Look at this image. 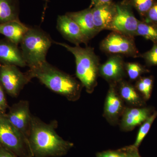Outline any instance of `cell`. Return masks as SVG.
Returning <instances> with one entry per match:
<instances>
[{
    "mask_svg": "<svg viewBox=\"0 0 157 157\" xmlns=\"http://www.w3.org/2000/svg\"><path fill=\"white\" fill-rule=\"evenodd\" d=\"M57 126L56 121L47 124L32 116L28 141L33 157H60L73 147V143L58 135Z\"/></svg>",
    "mask_w": 157,
    "mask_h": 157,
    "instance_id": "1",
    "label": "cell"
},
{
    "mask_svg": "<svg viewBox=\"0 0 157 157\" xmlns=\"http://www.w3.org/2000/svg\"><path fill=\"white\" fill-rule=\"evenodd\" d=\"M27 73L32 79L37 78L48 89L69 101H76L80 98L82 87L81 83L47 61L29 68Z\"/></svg>",
    "mask_w": 157,
    "mask_h": 157,
    "instance_id": "2",
    "label": "cell"
},
{
    "mask_svg": "<svg viewBox=\"0 0 157 157\" xmlns=\"http://www.w3.org/2000/svg\"><path fill=\"white\" fill-rule=\"evenodd\" d=\"M53 43L63 46L74 56L76 61V74L82 87L86 92L92 93L98 84L100 67V59L90 46H70L62 42Z\"/></svg>",
    "mask_w": 157,
    "mask_h": 157,
    "instance_id": "3",
    "label": "cell"
},
{
    "mask_svg": "<svg viewBox=\"0 0 157 157\" xmlns=\"http://www.w3.org/2000/svg\"><path fill=\"white\" fill-rule=\"evenodd\" d=\"M53 42L49 34L40 28H29L20 44L27 66L33 67L46 61L47 52Z\"/></svg>",
    "mask_w": 157,
    "mask_h": 157,
    "instance_id": "4",
    "label": "cell"
},
{
    "mask_svg": "<svg viewBox=\"0 0 157 157\" xmlns=\"http://www.w3.org/2000/svg\"><path fill=\"white\" fill-rule=\"evenodd\" d=\"M0 145L19 157H33L28 139L9 122L5 113L0 116Z\"/></svg>",
    "mask_w": 157,
    "mask_h": 157,
    "instance_id": "5",
    "label": "cell"
},
{
    "mask_svg": "<svg viewBox=\"0 0 157 157\" xmlns=\"http://www.w3.org/2000/svg\"><path fill=\"white\" fill-rule=\"evenodd\" d=\"M134 38L112 32L101 41L100 48L104 53L110 55H120L138 57L140 54L135 45Z\"/></svg>",
    "mask_w": 157,
    "mask_h": 157,
    "instance_id": "6",
    "label": "cell"
},
{
    "mask_svg": "<svg viewBox=\"0 0 157 157\" xmlns=\"http://www.w3.org/2000/svg\"><path fill=\"white\" fill-rule=\"evenodd\" d=\"M28 73H22L14 65H0V83L9 95L16 98L31 81Z\"/></svg>",
    "mask_w": 157,
    "mask_h": 157,
    "instance_id": "7",
    "label": "cell"
},
{
    "mask_svg": "<svg viewBox=\"0 0 157 157\" xmlns=\"http://www.w3.org/2000/svg\"><path fill=\"white\" fill-rule=\"evenodd\" d=\"M117 12L110 30L132 37L136 36L139 20L135 17L133 8L124 0L116 3Z\"/></svg>",
    "mask_w": 157,
    "mask_h": 157,
    "instance_id": "8",
    "label": "cell"
},
{
    "mask_svg": "<svg viewBox=\"0 0 157 157\" xmlns=\"http://www.w3.org/2000/svg\"><path fill=\"white\" fill-rule=\"evenodd\" d=\"M5 114L9 122L28 139L32 116L29 101H20L13 104Z\"/></svg>",
    "mask_w": 157,
    "mask_h": 157,
    "instance_id": "9",
    "label": "cell"
},
{
    "mask_svg": "<svg viewBox=\"0 0 157 157\" xmlns=\"http://www.w3.org/2000/svg\"><path fill=\"white\" fill-rule=\"evenodd\" d=\"M99 75L110 83L116 85L123 80L126 72L125 62L121 55H110L104 63L100 65Z\"/></svg>",
    "mask_w": 157,
    "mask_h": 157,
    "instance_id": "10",
    "label": "cell"
},
{
    "mask_svg": "<svg viewBox=\"0 0 157 157\" xmlns=\"http://www.w3.org/2000/svg\"><path fill=\"white\" fill-rule=\"evenodd\" d=\"M56 28L62 36L75 46H79L81 44L86 45L89 42L79 26L66 14L58 17Z\"/></svg>",
    "mask_w": 157,
    "mask_h": 157,
    "instance_id": "11",
    "label": "cell"
},
{
    "mask_svg": "<svg viewBox=\"0 0 157 157\" xmlns=\"http://www.w3.org/2000/svg\"><path fill=\"white\" fill-rule=\"evenodd\" d=\"M92 9L94 23L98 32L104 30H110L117 12L116 3L112 2L95 6Z\"/></svg>",
    "mask_w": 157,
    "mask_h": 157,
    "instance_id": "12",
    "label": "cell"
},
{
    "mask_svg": "<svg viewBox=\"0 0 157 157\" xmlns=\"http://www.w3.org/2000/svg\"><path fill=\"white\" fill-rule=\"evenodd\" d=\"M0 65L27 66L18 45L6 39L0 40Z\"/></svg>",
    "mask_w": 157,
    "mask_h": 157,
    "instance_id": "13",
    "label": "cell"
},
{
    "mask_svg": "<svg viewBox=\"0 0 157 157\" xmlns=\"http://www.w3.org/2000/svg\"><path fill=\"white\" fill-rule=\"evenodd\" d=\"M66 14L79 26L82 33L89 41L94 38L99 33L94 23L92 8L89 7L77 12H68Z\"/></svg>",
    "mask_w": 157,
    "mask_h": 157,
    "instance_id": "14",
    "label": "cell"
},
{
    "mask_svg": "<svg viewBox=\"0 0 157 157\" xmlns=\"http://www.w3.org/2000/svg\"><path fill=\"white\" fill-rule=\"evenodd\" d=\"M29 28L20 20L9 21L0 24V34L5 36L6 39L18 45Z\"/></svg>",
    "mask_w": 157,
    "mask_h": 157,
    "instance_id": "15",
    "label": "cell"
},
{
    "mask_svg": "<svg viewBox=\"0 0 157 157\" xmlns=\"http://www.w3.org/2000/svg\"><path fill=\"white\" fill-rule=\"evenodd\" d=\"M148 108H129L124 113L121 121L122 128L130 131L146 120L150 116Z\"/></svg>",
    "mask_w": 157,
    "mask_h": 157,
    "instance_id": "16",
    "label": "cell"
},
{
    "mask_svg": "<svg viewBox=\"0 0 157 157\" xmlns=\"http://www.w3.org/2000/svg\"><path fill=\"white\" fill-rule=\"evenodd\" d=\"M116 85L110 84L105 105V116L111 120H116L120 114L123 109V104L115 89Z\"/></svg>",
    "mask_w": 157,
    "mask_h": 157,
    "instance_id": "17",
    "label": "cell"
},
{
    "mask_svg": "<svg viewBox=\"0 0 157 157\" xmlns=\"http://www.w3.org/2000/svg\"><path fill=\"white\" fill-rule=\"evenodd\" d=\"M18 0H0V24L19 19Z\"/></svg>",
    "mask_w": 157,
    "mask_h": 157,
    "instance_id": "18",
    "label": "cell"
},
{
    "mask_svg": "<svg viewBox=\"0 0 157 157\" xmlns=\"http://www.w3.org/2000/svg\"><path fill=\"white\" fill-rule=\"evenodd\" d=\"M119 91L121 97L127 103L133 105H138L141 99L132 84L123 80L119 83Z\"/></svg>",
    "mask_w": 157,
    "mask_h": 157,
    "instance_id": "19",
    "label": "cell"
},
{
    "mask_svg": "<svg viewBox=\"0 0 157 157\" xmlns=\"http://www.w3.org/2000/svg\"><path fill=\"white\" fill-rule=\"evenodd\" d=\"M136 36H140L157 44V25L139 21Z\"/></svg>",
    "mask_w": 157,
    "mask_h": 157,
    "instance_id": "20",
    "label": "cell"
},
{
    "mask_svg": "<svg viewBox=\"0 0 157 157\" xmlns=\"http://www.w3.org/2000/svg\"><path fill=\"white\" fill-rule=\"evenodd\" d=\"M157 117V111L151 115L144 122L143 124L140 127L138 131L136 140L135 143L133 145V146L138 148L142 140H144V137L148 133L151 126L152 124H153Z\"/></svg>",
    "mask_w": 157,
    "mask_h": 157,
    "instance_id": "21",
    "label": "cell"
},
{
    "mask_svg": "<svg viewBox=\"0 0 157 157\" xmlns=\"http://www.w3.org/2000/svg\"><path fill=\"white\" fill-rule=\"evenodd\" d=\"M133 9H135L143 18L150 9L151 8L156 0H124Z\"/></svg>",
    "mask_w": 157,
    "mask_h": 157,
    "instance_id": "22",
    "label": "cell"
},
{
    "mask_svg": "<svg viewBox=\"0 0 157 157\" xmlns=\"http://www.w3.org/2000/svg\"><path fill=\"white\" fill-rule=\"evenodd\" d=\"M126 74L131 80H136L142 74L148 72L142 65L137 62L125 63Z\"/></svg>",
    "mask_w": 157,
    "mask_h": 157,
    "instance_id": "23",
    "label": "cell"
},
{
    "mask_svg": "<svg viewBox=\"0 0 157 157\" xmlns=\"http://www.w3.org/2000/svg\"><path fill=\"white\" fill-rule=\"evenodd\" d=\"M153 80L151 77H144L140 78L136 83V87L144 96L148 99L151 96L153 86Z\"/></svg>",
    "mask_w": 157,
    "mask_h": 157,
    "instance_id": "24",
    "label": "cell"
},
{
    "mask_svg": "<svg viewBox=\"0 0 157 157\" xmlns=\"http://www.w3.org/2000/svg\"><path fill=\"white\" fill-rule=\"evenodd\" d=\"M138 57L142 58L149 66H157V44H154L150 50Z\"/></svg>",
    "mask_w": 157,
    "mask_h": 157,
    "instance_id": "25",
    "label": "cell"
},
{
    "mask_svg": "<svg viewBox=\"0 0 157 157\" xmlns=\"http://www.w3.org/2000/svg\"><path fill=\"white\" fill-rule=\"evenodd\" d=\"M144 22L157 25V0L142 18Z\"/></svg>",
    "mask_w": 157,
    "mask_h": 157,
    "instance_id": "26",
    "label": "cell"
},
{
    "mask_svg": "<svg viewBox=\"0 0 157 157\" xmlns=\"http://www.w3.org/2000/svg\"><path fill=\"white\" fill-rule=\"evenodd\" d=\"M97 157H126L124 152L123 150L114 151H107L99 153Z\"/></svg>",
    "mask_w": 157,
    "mask_h": 157,
    "instance_id": "27",
    "label": "cell"
},
{
    "mask_svg": "<svg viewBox=\"0 0 157 157\" xmlns=\"http://www.w3.org/2000/svg\"><path fill=\"white\" fill-rule=\"evenodd\" d=\"M5 92V90L0 83V111L3 113H6V109L9 107Z\"/></svg>",
    "mask_w": 157,
    "mask_h": 157,
    "instance_id": "28",
    "label": "cell"
},
{
    "mask_svg": "<svg viewBox=\"0 0 157 157\" xmlns=\"http://www.w3.org/2000/svg\"><path fill=\"white\" fill-rule=\"evenodd\" d=\"M126 157H141L138 153L137 148L132 146L128 147L123 149Z\"/></svg>",
    "mask_w": 157,
    "mask_h": 157,
    "instance_id": "29",
    "label": "cell"
},
{
    "mask_svg": "<svg viewBox=\"0 0 157 157\" xmlns=\"http://www.w3.org/2000/svg\"><path fill=\"white\" fill-rule=\"evenodd\" d=\"M0 157H19L0 145Z\"/></svg>",
    "mask_w": 157,
    "mask_h": 157,
    "instance_id": "30",
    "label": "cell"
},
{
    "mask_svg": "<svg viewBox=\"0 0 157 157\" xmlns=\"http://www.w3.org/2000/svg\"><path fill=\"white\" fill-rule=\"evenodd\" d=\"M112 2L113 0H91L90 6L89 7L92 8L95 6L107 4Z\"/></svg>",
    "mask_w": 157,
    "mask_h": 157,
    "instance_id": "31",
    "label": "cell"
},
{
    "mask_svg": "<svg viewBox=\"0 0 157 157\" xmlns=\"http://www.w3.org/2000/svg\"><path fill=\"white\" fill-rule=\"evenodd\" d=\"M45 9H44V11H45V8H46V6H47V0H45Z\"/></svg>",
    "mask_w": 157,
    "mask_h": 157,
    "instance_id": "32",
    "label": "cell"
},
{
    "mask_svg": "<svg viewBox=\"0 0 157 157\" xmlns=\"http://www.w3.org/2000/svg\"><path fill=\"white\" fill-rule=\"evenodd\" d=\"M2 114H3V113H2V112H1V111H0V116L2 115Z\"/></svg>",
    "mask_w": 157,
    "mask_h": 157,
    "instance_id": "33",
    "label": "cell"
}]
</instances>
